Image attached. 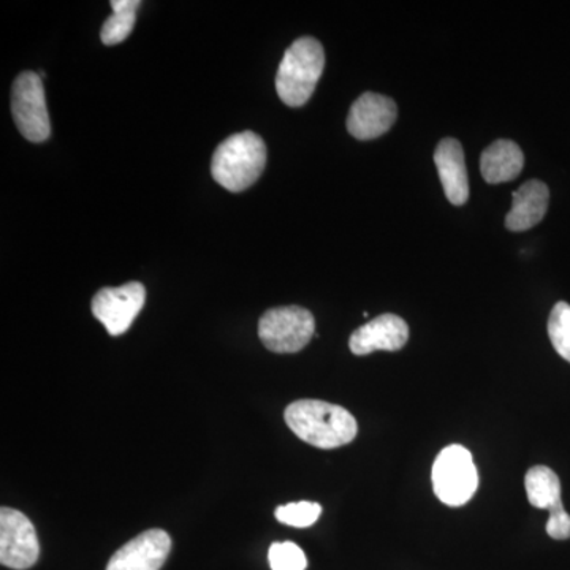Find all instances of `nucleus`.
Wrapping results in <instances>:
<instances>
[{
    "label": "nucleus",
    "instance_id": "nucleus-12",
    "mask_svg": "<svg viewBox=\"0 0 570 570\" xmlns=\"http://www.w3.org/2000/svg\"><path fill=\"white\" fill-rule=\"evenodd\" d=\"M439 178L444 187L445 197L450 204L461 206L469 198V181L466 163H464L463 146L455 138H444L439 141L434 151Z\"/></svg>",
    "mask_w": 570,
    "mask_h": 570
},
{
    "label": "nucleus",
    "instance_id": "nucleus-13",
    "mask_svg": "<svg viewBox=\"0 0 570 570\" xmlns=\"http://www.w3.org/2000/svg\"><path fill=\"white\" fill-rule=\"evenodd\" d=\"M512 208L505 216L510 232H527L546 217L549 209L550 190L546 183L532 179L513 193Z\"/></svg>",
    "mask_w": 570,
    "mask_h": 570
},
{
    "label": "nucleus",
    "instance_id": "nucleus-4",
    "mask_svg": "<svg viewBox=\"0 0 570 570\" xmlns=\"http://www.w3.org/2000/svg\"><path fill=\"white\" fill-rule=\"evenodd\" d=\"M479 487V472L471 452L463 445H449L433 464V489L439 501L452 508L466 504Z\"/></svg>",
    "mask_w": 570,
    "mask_h": 570
},
{
    "label": "nucleus",
    "instance_id": "nucleus-15",
    "mask_svg": "<svg viewBox=\"0 0 570 570\" xmlns=\"http://www.w3.org/2000/svg\"><path fill=\"white\" fill-rule=\"evenodd\" d=\"M528 499L538 509L553 510L562 505L561 482L557 472L547 466H534L524 478Z\"/></svg>",
    "mask_w": 570,
    "mask_h": 570
},
{
    "label": "nucleus",
    "instance_id": "nucleus-16",
    "mask_svg": "<svg viewBox=\"0 0 570 570\" xmlns=\"http://www.w3.org/2000/svg\"><path fill=\"white\" fill-rule=\"evenodd\" d=\"M140 6V0H111L112 14L104 22L100 31L104 45L112 47V45L122 43L130 36L137 22V10Z\"/></svg>",
    "mask_w": 570,
    "mask_h": 570
},
{
    "label": "nucleus",
    "instance_id": "nucleus-8",
    "mask_svg": "<svg viewBox=\"0 0 570 570\" xmlns=\"http://www.w3.org/2000/svg\"><path fill=\"white\" fill-rule=\"evenodd\" d=\"M40 546L36 528L24 513L0 510V562L6 568L26 570L39 560Z\"/></svg>",
    "mask_w": 570,
    "mask_h": 570
},
{
    "label": "nucleus",
    "instance_id": "nucleus-17",
    "mask_svg": "<svg viewBox=\"0 0 570 570\" xmlns=\"http://www.w3.org/2000/svg\"><path fill=\"white\" fill-rule=\"evenodd\" d=\"M549 336L554 351L570 363V305L568 303L560 302L551 309Z\"/></svg>",
    "mask_w": 570,
    "mask_h": 570
},
{
    "label": "nucleus",
    "instance_id": "nucleus-7",
    "mask_svg": "<svg viewBox=\"0 0 570 570\" xmlns=\"http://www.w3.org/2000/svg\"><path fill=\"white\" fill-rule=\"evenodd\" d=\"M146 288L141 283L105 287L92 298V314L111 336H121L145 306Z\"/></svg>",
    "mask_w": 570,
    "mask_h": 570
},
{
    "label": "nucleus",
    "instance_id": "nucleus-20",
    "mask_svg": "<svg viewBox=\"0 0 570 570\" xmlns=\"http://www.w3.org/2000/svg\"><path fill=\"white\" fill-rule=\"evenodd\" d=\"M547 532L551 539H570V515L564 510V505L550 510L549 521H547Z\"/></svg>",
    "mask_w": 570,
    "mask_h": 570
},
{
    "label": "nucleus",
    "instance_id": "nucleus-18",
    "mask_svg": "<svg viewBox=\"0 0 570 570\" xmlns=\"http://www.w3.org/2000/svg\"><path fill=\"white\" fill-rule=\"evenodd\" d=\"M322 508L317 502H291L276 509V519L279 523L294 528L313 527L321 517Z\"/></svg>",
    "mask_w": 570,
    "mask_h": 570
},
{
    "label": "nucleus",
    "instance_id": "nucleus-6",
    "mask_svg": "<svg viewBox=\"0 0 570 570\" xmlns=\"http://www.w3.org/2000/svg\"><path fill=\"white\" fill-rule=\"evenodd\" d=\"M11 112L26 140L41 142L51 134L43 80L37 71H22L11 89Z\"/></svg>",
    "mask_w": 570,
    "mask_h": 570
},
{
    "label": "nucleus",
    "instance_id": "nucleus-9",
    "mask_svg": "<svg viewBox=\"0 0 570 570\" xmlns=\"http://www.w3.org/2000/svg\"><path fill=\"white\" fill-rule=\"evenodd\" d=\"M397 118L395 100L376 92H365L352 105L347 130L356 140H374L392 129Z\"/></svg>",
    "mask_w": 570,
    "mask_h": 570
},
{
    "label": "nucleus",
    "instance_id": "nucleus-2",
    "mask_svg": "<svg viewBox=\"0 0 570 570\" xmlns=\"http://www.w3.org/2000/svg\"><path fill=\"white\" fill-rule=\"evenodd\" d=\"M266 165V145L257 134H235L220 142L214 151L212 174L216 183L230 193L249 189Z\"/></svg>",
    "mask_w": 570,
    "mask_h": 570
},
{
    "label": "nucleus",
    "instance_id": "nucleus-19",
    "mask_svg": "<svg viewBox=\"0 0 570 570\" xmlns=\"http://www.w3.org/2000/svg\"><path fill=\"white\" fill-rule=\"evenodd\" d=\"M269 566L273 570H306L305 551L294 542H276L269 547Z\"/></svg>",
    "mask_w": 570,
    "mask_h": 570
},
{
    "label": "nucleus",
    "instance_id": "nucleus-11",
    "mask_svg": "<svg viewBox=\"0 0 570 570\" xmlns=\"http://www.w3.org/2000/svg\"><path fill=\"white\" fill-rule=\"evenodd\" d=\"M407 340L406 321L395 314H382L355 330L348 340V347L355 355H370L376 351L396 352L406 346Z\"/></svg>",
    "mask_w": 570,
    "mask_h": 570
},
{
    "label": "nucleus",
    "instance_id": "nucleus-10",
    "mask_svg": "<svg viewBox=\"0 0 570 570\" xmlns=\"http://www.w3.org/2000/svg\"><path fill=\"white\" fill-rule=\"evenodd\" d=\"M171 550V539L163 530L141 532L112 554L107 570H160Z\"/></svg>",
    "mask_w": 570,
    "mask_h": 570
},
{
    "label": "nucleus",
    "instance_id": "nucleus-14",
    "mask_svg": "<svg viewBox=\"0 0 570 570\" xmlns=\"http://www.w3.org/2000/svg\"><path fill=\"white\" fill-rule=\"evenodd\" d=\"M524 156L520 146L510 140H498L482 153L480 171L489 184H502L519 178Z\"/></svg>",
    "mask_w": 570,
    "mask_h": 570
},
{
    "label": "nucleus",
    "instance_id": "nucleus-3",
    "mask_svg": "<svg viewBox=\"0 0 570 570\" xmlns=\"http://www.w3.org/2000/svg\"><path fill=\"white\" fill-rule=\"evenodd\" d=\"M324 69L325 51L321 41L314 37L295 40L277 69V96L288 107H303L313 96Z\"/></svg>",
    "mask_w": 570,
    "mask_h": 570
},
{
    "label": "nucleus",
    "instance_id": "nucleus-5",
    "mask_svg": "<svg viewBox=\"0 0 570 570\" xmlns=\"http://www.w3.org/2000/svg\"><path fill=\"white\" fill-rule=\"evenodd\" d=\"M316 330L311 311L299 306L268 309L258 322V336L268 351L296 354L309 344Z\"/></svg>",
    "mask_w": 570,
    "mask_h": 570
},
{
    "label": "nucleus",
    "instance_id": "nucleus-1",
    "mask_svg": "<svg viewBox=\"0 0 570 570\" xmlns=\"http://www.w3.org/2000/svg\"><path fill=\"white\" fill-rule=\"evenodd\" d=\"M284 417L296 436L317 449L351 444L358 431L356 420L347 409L325 401H294L285 409Z\"/></svg>",
    "mask_w": 570,
    "mask_h": 570
}]
</instances>
